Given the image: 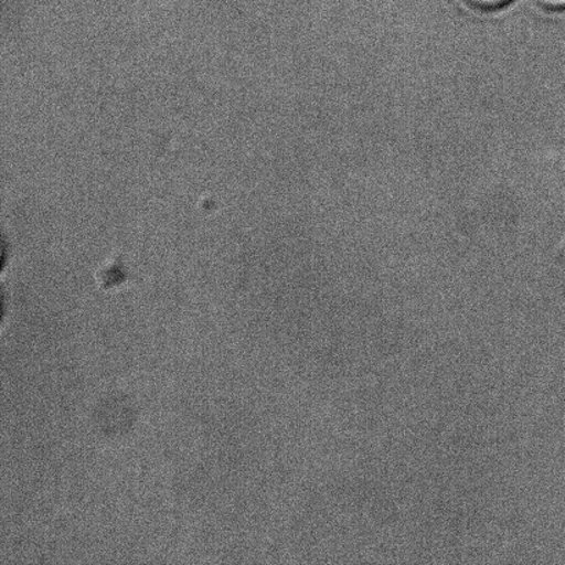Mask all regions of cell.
<instances>
[{"instance_id":"2","label":"cell","mask_w":565,"mask_h":565,"mask_svg":"<svg viewBox=\"0 0 565 565\" xmlns=\"http://www.w3.org/2000/svg\"><path fill=\"white\" fill-rule=\"evenodd\" d=\"M541 6L551 10H564L565 0H536Z\"/></svg>"},{"instance_id":"1","label":"cell","mask_w":565,"mask_h":565,"mask_svg":"<svg viewBox=\"0 0 565 565\" xmlns=\"http://www.w3.org/2000/svg\"><path fill=\"white\" fill-rule=\"evenodd\" d=\"M467 2L478 9L492 10L502 8V6L508 4L511 0H467Z\"/></svg>"}]
</instances>
